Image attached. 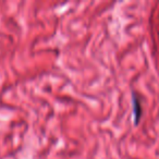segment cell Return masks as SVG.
<instances>
[{"mask_svg":"<svg viewBox=\"0 0 159 159\" xmlns=\"http://www.w3.org/2000/svg\"><path fill=\"white\" fill-rule=\"evenodd\" d=\"M132 105H133V115H134V123L139 125V121L143 116V107H142L141 100L135 92H132Z\"/></svg>","mask_w":159,"mask_h":159,"instance_id":"obj_1","label":"cell"}]
</instances>
